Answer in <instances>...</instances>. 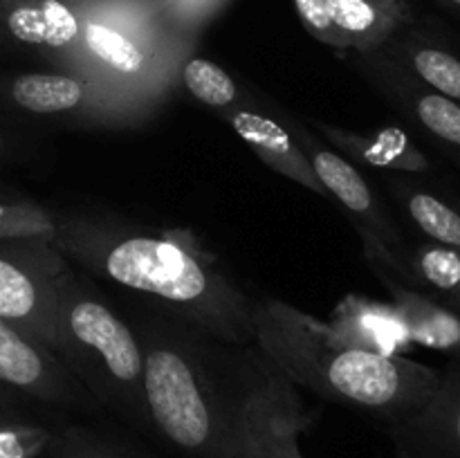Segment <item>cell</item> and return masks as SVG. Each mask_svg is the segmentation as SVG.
<instances>
[{
  "instance_id": "cell-3",
  "label": "cell",
  "mask_w": 460,
  "mask_h": 458,
  "mask_svg": "<svg viewBox=\"0 0 460 458\" xmlns=\"http://www.w3.org/2000/svg\"><path fill=\"white\" fill-rule=\"evenodd\" d=\"M103 268L119 286L175 304L200 301L211 286L205 268L187 250L164 238H126L108 251Z\"/></svg>"
},
{
  "instance_id": "cell-8",
  "label": "cell",
  "mask_w": 460,
  "mask_h": 458,
  "mask_svg": "<svg viewBox=\"0 0 460 458\" xmlns=\"http://www.w3.org/2000/svg\"><path fill=\"white\" fill-rule=\"evenodd\" d=\"M3 22L13 39L27 45L66 48L79 36V21L61 0H7Z\"/></svg>"
},
{
  "instance_id": "cell-1",
  "label": "cell",
  "mask_w": 460,
  "mask_h": 458,
  "mask_svg": "<svg viewBox=\"0 0 460 458\" xmlns=\"http://www.w3.org/2000/svg\"><path fill=\"white\" fill-rule=\"evenodd\" d=\"M261 339L296 380L341 402L373 409L391 422L420 411L440 386L443 373L402 355L341 344L310 330L286 305L261 314Z\"/></svg>"
},
{
  "instance_id": "cell-7",
  "label": "cell",
  "mask_w": 460,
  "mask_h": 458,
  "mask_svg": "<svg viewBox=\"0 0 460 458\" xmlns=\"http://www.w3.org/2000/svg\"><path fill=\"white\" fill-rule=\"evenodd\" d=\"M308 144V160L310 166H313L314 175L319 178V182L323 184L326 191H331L341 205L349 207L355 214L364 216L367 223L371 225V232L377 233L382 242H391V245H398V236H395L394 227L386 223L385 216L377 211L376 198H373V191L368 189L367 180L359 175V171L355 169L353 164L340 157L337 153L326 151L322 146H314L310 139H305Z\"/></svg>"
},
{
  "instance_id": "cell-14",
  "label": "cell",
  "mask_w": 460,
  "mask_h": 458,
  "mask_svg": "<svg viewBox=\"0 0 460 458\" xmlns=\"http://www.w3.org/2000/svg\"><path fill=\"white\" fill-rule=\"evenodd\" d=\"M326 7L337 30L349 39L350 48H376L402 22L368 0H326Z\"/></svg>"
},
{
  "instance_id": "cell-15",
  "label": "cell",
  "mask_w": 460,
  "mask_h": 458,
  "mask_svg": "<svg viewBox=\"0 0 460 458\" xmlns=\"http://www.w3.org/2000/svg\"><path fill=\"white\" fill-rule=\"evenodd\" d=\"M84 94L81 81L63 75H21L12 84L13 103L43 115L79 106Z\"/></svg>"
},
{
  "instance_id": "cell-12",
  "label": "cell",
  "mask_w": 460,
  "mask_h": 458,
  "mask_svg": "<svg viewBox=\"0 0 460 458\" xmlns=\"http://www.w3.org/2000/svg\"><path fill=\"white\" fill-rule=\"evenodd\" d=\"M400 99L413 119L431 135L438 144L454 153L460 162V103L443 97L420 81V85L409 79L400 81Z\"/></svg>"
},
{
  "instance_id": "cell-20",
  "label": "cell",
  "mask_w": 460,
  "mask_h": 458,
  "mask_svg": "<svg viewBox=\"0 0 460 458\" xmlns=\"http://www.w3.org/2000/svg\"><path fill=\"white\" fill-rule=\"evenodd\" d=\"M416 272L420 281L456 299L460 290V250L431 242L416 256Z\"/></svg>"
},
{
  "instance_id": "cell-18",
  "label": "cell",
  "mask_w": 460,
  "mask_h": 458,
  "mask_svg": "<svg viewBox=\"0 0 460 458\" xmlns=\"http://www.w3.org/2000/svg\"><path fill=\"white\" fill-rule=\"evenodd\" d=\"M85 43H88L90 52L97 54L103 63L115 67L117 72L133 75V72L142 70V49H139L133 40L126 39L124 34L102 25V22H88V25H85Z\"/></svg>"
},
{
  "instance_id": "cell-24",
  "label": "cell",
  "mask_w": 460,
  "mask_h": 458,
  "mask_svg": "<svg viewBox=\"0 0 460 458\" xmlns=\"http://www.w3.org/2000/svg\"><path fill=\"white\" fill-rule=\"evenodd\" d=\"M52 458H119L117 454L108 452L99 440L85 434L66 436L54 447Z\"/></svg>"
},
{
  "instance_id": "cell-29",
  "label": "cell",
  "mask_w": 460,
  "mask_h": 458,
  "mask_svg": "<svg viewBox=\"0 0 460 458\" xmlns=\"http://www.w3.org/2000/svg\"><path fill=\"white\" fill-rule=\"evenodd\" d=\"M0 146H3V142H0Z\"/></svg>"
},
{
  "instance_id": "cell-5",
  "label": "cell",
  "mask_w": 460,
  "mask_h": 458,
  "mask_svg": "<svg viewBox=\"0 0 460 458\" xmlns=\"http://www.w3.org/2000/svg\"><path fill=\"white\" fill-rule=\"evenodd\" d=\"M67 326L81 344L97 350L108 371L124 382L142 377L144 353L121 319L93 299L76 301L67 313Z\"/></svg>"
},
{
  "instance_id": "cell-21",
  "label": "cell",
  "mask_w": 460,
  "mask_h": 458,
  "mask_svg": "<svg viewBox=\"0 0 460 458\" xmlns=\"http://www.w3.org/2000/svg\"><path fill=\"white\" fill-rule=\"evenodd\" d=\"M52 434L40 427H3L0 458H39L52 445Z\"/></svg>"
},
{
  "instance_id": "cell-27",
  "label": "cell",
  "mask_w": 460,
  "mask_h": 458,
  "mask_svg": "<svg viewBox=\"0 0 460 458\" xmlns=\"http://www.w3.org/2000/svg\"><path fill=\"white\" fill-rule=\"evenodd\" d=\"M449 3H452L454 7H458V9H460V0H449Z\"/></svg>"
},
{
  "instance_id": "cell-23",
  "label": "cell",
  "mask_w": 460,
  "mask_h": 458,
  "mask_svg": "<svg viewBox=\"0 0 460 458\" xmlns=\"http://www.w3.org/2000/svg\"><path fill=\"white\" fill-rule=\"evenodd\" d=\"M45 227V220L39 211L30 207H4L0 205V238L27 236Z\"/></svg>"
},
{
  "instance_id": "cell-9",
  "label": "cell",
  "mask_w": 460,
  "mask_h": 458,
  "mask_svg": "<svg viewBox=\"0 0 460 458\" xmlns=\"http://www.w3.org/2000/svg\"><path fill=\"white\" fill-rule=\"evenodd\" d=\"M232 124L236 128V133L268 162L270 166H274L277 171L286 173L288 178L296 180V182L305 184L308 189H313L314 193H323V184L319 182V178L314 175L313 166H310L308 157L301 153V148L295 146V142L290 139V135L272 121L270 117L256 115V112L241 110L236 115H232Z\"/></svg>"
},
{
  "instance_id": "cell-28",
  "label": "cell",
  "mask_w": 460,
  "mask_h": 458,
  "mask_svg": "<svg viewBox=\"0 0 460 458\" xmlns=\"http://www.w3.org/2000/svg\"><path fill=\"white\" fill-rule=\"evenodd\" d=\"M456 355H458V359H460V348H458V353H456Z\"/></svg>"
},
{
  "instance_id": "cell-2",
  "label": "cell",
  "mask_w": 460,
  "mask_h": 458,
  "mask_svg": "<svg viewBox=\"0 0 460 458\" xmlns=\"http://www.w3.org/2000/svg\"><path fill=\"white\" fill-rule=\"evenodd\" d=\"M142 380L148 413L175 447L200 458H241L232 418L216 416L196 373L178 350H148Z\"/></svg>"
},
{
  "instance_id": "cell-6",
  "label": "cell",
  "mask_w": 460,
  "mask_h": 458,
  "mask_svg": "<svg viewBox=\"0 0 460 458\" xmlns=\"http://www.w3.org/2000/svg\"><path fill=\"white\" fill-rule=\"evenodd\" d=\"M0 382L45 400L67 398L57 364L4 319H0Z\"/></svg>"
},
{
  "instance_id": "cell-16",
  "label": "cell",
  "mask_w": 460,
  "mask_h": 458,
  "mask_svg": "<svg viewBox=\"0 0 460 458\" xmlns=\"http://www.w3.org/2000/svg\"><path fill=\"white\" fill-rule=\"evenodd\" d=\"M409 70L443 97L460 103V58L436 45L411 43L402 49Z\"/></svg>"
},
{
  "instance_id": "cell-13",
  "label": "cell",
  "mask_w": 460,
  "mask_h": 458,
  "mask_svg": "<svg viewBox=\"0 0 460 458\" xmlns=\"http://www.w3.org/2000/svg\"><path fill=\"white\" fill-rule=\"evenodd\" d=\"M43 305V290L34 274L0 254V319L13 326L39 328Z\"/></svg>"
},
{
  "instance_id": "cell-11",
  "label": "cell",
  "mask_w": 460,
  "mask_h": 458,
  "mask_svg": "<svg viewBox=\"0 0 460 458\" xmlns=\"http://www.w3.org/2000/svg\"><path fill=\"white\" fill-rule=\"evenodd\" d=\"M332 135V142L340 144L344 151L353 153L359 160L373 166L395 171H409V173H425L431 169L425 153L409 139V135L400 128H385L373 135H350L344 130L326 128Z\"/></svg>"
},
{
  "instance_id": "cell-17",
  "label": "cell",
  "mask_w": 460,
  "mask_h": 458,
  "mask_svg": "<svg viewBox=\"0 0 460 458\" xmlns=\"http://www.w3.org/2000/svg\"><path fill=\"white\" fill-rule=\"evenodd\" d=\"M404 207L418 229L431 241L460 250V209L420 189L404 196Z\"/></svg>"
},
{
  "instance_id": "cell-25",
  "label": "cell",
  "mask_w": 460,
  "mask_h": 458,
  "mask_svg": "<svg viewBox=\"0 0 460 458\" xmlns=\"http://www.w3.org/2000/svg\"><path fill=\"white\" fill-rule=\"evenodd\" d=\"M368 3H373L376 7L385 9L386 13H391V16H395L398 21H407L409 18V7H407V0H368Z\"/></svg>"
},
{
  "instance_id": "cell-19",
  "label": "cell",
  "mask_w": 460,
  "mask_h": 458,
  "mask_svg": "<svg viewBox=\"0 0 460 458\" xmlns=\"http://www.w3.org/2000/svg\"><path fill=\"white\" fill-rule=\"evenodd\" d=\"M184 85L193 97L214 108H225L236 99V84L232 76L207 58H191L184 66Z\"/></svg>"
},
{
  "instance_id": "cell-22",
  "label": "cell",
  "mask_w": 460,
  "mask_h": 458,
  "mask_svg": "<svg viewBox=\"0 0 460 458\" xmlns=\"http://www.w3.org/2000/svg\"><path fill=\"white\" fill-rule=\"evenodd\" d=\"M296 13H299L301 22L305 30L314 36V39L323 40V43L332 45V48H350L349 39L341 34L332 22L331 13H328L326 0H295Z\"/></svg>"
},
{
  "instance_id": "cell-26",
  "label": "cell",
  "mask_w": 460,
  "mask_h": 458,
  "mask_svg": "<svg viewBox=\"0 0 460 458\" xmlns=\"http://www.w3.org/2000/svg\"><path fill=\"white\" fill-rule=\"evenodd\" d=\"M454 304H456V308H458V313H460V290H458V295H456V301H454Z\"/></svg>"
},
{
  "instance_id": "cell-10",
  "label": "cell",
  "mask_w": 460,
  "mask_h": 458,
  "mask_svg": "<svg viewBox=\"0 0 460 458\" xmlns=\"http://www.w3.org/2000/svg\"><path fill=\"white\" fill-rule=\"evenodd\" d=\"M398 304L400 319L409 332V339L422 346L458 353L460 348V314L434 304L427 296L400 286L398 281H386Z\"/></svg>"
},
{
  "instance_id": "cell-4",
  "label": "cell",
  "mask_w": 460,
  "mask_h": 458,
  "mask_svg": "<svg viewBox=\"0 0 460 458\" xmlns=\"http://www.w3.org/2000/svg\"><path fill=\"white\" fill-rule=\"evenodd\" d=\"M398 458H460V359L418 413L391 422Z\"/></svg>"
}]
</instances>
